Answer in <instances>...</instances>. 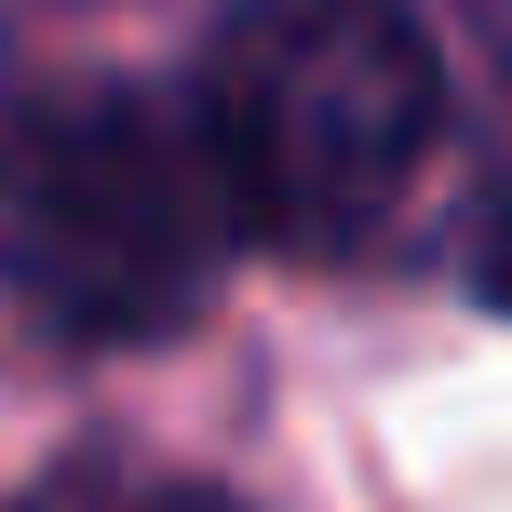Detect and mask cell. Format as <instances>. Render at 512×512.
Masks as SVG:
<instances>
[{
  "label": "cell",
  "instance_id": "1",
  "mask_svg": "<svg viewBox=\"0 0 512 512\" xmlns=\"http://www.w3.org/2000/svg\"><path fill=\"white\" fill-rule=\"evenodd\" d=\"M230 230L283 256H364L445 149V54L405 0H230L189 81Z\"/></svg>",
  "mask_w": 512,
  "mask_h": 512
},
{
  "label": "cell",
  "instance_id": "2",
  "mask_svg": "<svg viewBox=\"0 0 512 512\" xmlns=\"http://www.w3.org/2000/svg\"><path fill=\"white\" fill-rule=\"evenodd\" d=\"M230 189H216L189 95L149 81H54L0 122V297L54 351H135L176 337L230 270Z\"/></svg>",
  "mask_w": 512,
  "mask_h": 512
},
{
  "label": "cell",
  "instance_id": "3",
  "mask_svg": "<svg viewBox=\"0 0 512 512\" xmlns=\"http://www.w3.org/2000/svg\"><path fill=\"white\" fill-rule=\"evenodd\" d=\"M14 512H243V499L203 472H149V459H54L14 486Z\"/></svg>",
  "mask_w": 512,
  "mask_h": 512
},
{
  "label": "cell",
  "instance_id": "4",
  "mask_svg": "<svg viewBox=\"0 0 512 512\" xmlns=\"http://www.w3.org/2000/svg\"><path fill=\"white\" fill-rule=\"evenodd\" d=\"M486 283H499V297H512V203L486 216Z\"/></svg>",
  "mask_w": 512,
  "mask_h": 512
}]
</instances>
